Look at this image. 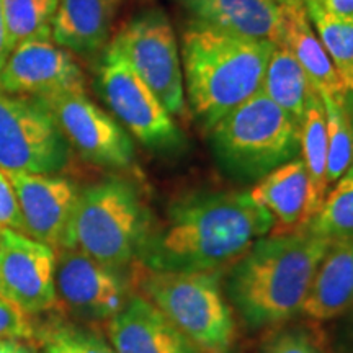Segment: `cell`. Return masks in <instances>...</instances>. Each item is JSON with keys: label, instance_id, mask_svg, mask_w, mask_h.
Masks as SVG:
<instances>
[{"label": "cell", "instance_id": "cell-15", "mask_svg": "<svg viewBox=\"0 0 353 353\" xmlns=\"http://www.w3.org/2000/svg\"><path fill=\"white\" fill-rule=\"evenodd\" d=\"M192 25L255 41L283 43V10L276 0H175Z\"/></svg>", "mask_w": 353, "mask_h": 353}, {"label": "cell", "instance_id": "cell-32", "mask_svg": "<svg viewBox=\"0 0 353 353\" xmlns=\"http://www.w3.org/2000/svg\"><path fill=\"white\" fill-rule=\"evenodd\" d=\"M321 8L330 15H353V0H321Z\"/></svg>", "mask_w": 353, "mask_h": 353}, {"label": "cell", "instance_id": "cell-23", "mask_svg": "<svg viewBox=\"0 0 353 353\" xmlns=\"http://www.w3.org/2000/svg\"><path fill=\"white\" fill-rule=\"evenodd\" d=\"M57 6L59 0H2L8 52L30 39H51Z\"/></svg>", "mask_w": 353, "mask_h": 353}, {"label": "cell", "instance_id": "cell-1", "mask_svg": "<svg viewBox=\"0 0 353 353\" xmlns=\"http://www.w3.org/2000/svg\"><path fill=\"white\" fill-rule=\"evenodd\" d=\"M275 228L250 192L192 195L170 206L164 223L151 228L138 259L149 272H223Z\"/></svg>", "mask_w": 353, "mask_h": 353}, {"label": "cell", "instance_id": "cell-34", "mask_svg": "<svg viewBox=\"0 0 353 353\" xmlns=\"http://www.w3.org/2000/svg\"><path fill=\"white\" fill-rule=\"evenodd\" d=\"M37 353H59V350H57L50 341H46V339L41 337V343L37 345Z\"/></svg>", "mask_w": 353, "mask_h": 353}, {"label": "cell", "instance_id": "cell-28", "mask_svg": "<svg viewBox=\"0 0 353 353\" xmlns=\"http://www.w3.org/2000/svg\"><path fill=\"white\" fill-rule=\"evenodd\" d=\"M263 353H322L317 339L304 327L278 330L268 339Z\"/></svg>", "mask_w": 353, "mask_h": 353}, {"label": "cell", "instance_id": "cell-13", "mask_svg": "<svg viewBox=\"0 0 353 353\" xmlns=\"http://www.w3.org/2000/svg\"><path fill=\"white\" fill-rule=\"evenodd\" d=\"M0 90L30 99L54 94H85V77L69 51L51 39H30L10 52Z\"/></svg>", "mask_w": 353, "mask_h": 353}, {"label": "cell", "instance_id": "cell-25", "mask_svg": "<svg viewBox=\"0 0 353 353\" xmlns=\"http://www.w3.org/2000/svg\"><path fill=\"white\" fill-rule=\"evenodd\" d=\"M307 15L345 90H353V15H330L321 7H309Z\"/></svg>", "mask_w": 353, "mask_h": 353}, {"label": "cell", "instance_id": "cell-9", "mask_svg": "<svg viewBox=\"0 0 353 353\" xmlns=\"http://www.w3.org/2000/svg\"><path fill=\"white\" fill-rule=\"evenodd\" d=\"M69 159V143L41 105L0 90V169L56 174Z\"/></svg>", "mask_w": 353, "mask_h": 353}, {"label": "cell", "instance_id": "cell-31", "mask_svg": "<svg viewBox=\"0 0 353 353\" xmlns=\"http://www.w3.org/2000/svg\"><path fill=\"white\" fill-rule=\"evenodd\" d=\"M0 353H37L34 341L25 339H3L0 341Z\"/></svg>", "mask_w": 353, "mask_h": 353}, {"label": "cell", "instance_id": "cell-12", "mask_svg": "<svg viewBox=\"0 0 353 353\" xmlns=\"http://www.w3.org/2000/svg\"><path fill=\"white\" fill-rule=\"evenodd\" d=\"M54 278L57 303L83 321H110L130 298L120 272L74 247L57 249Z\"/></svg>", "mask_w": 353, "mask_h": 353}, {"label": "cell", "instance_id": "cell-33", "mask_svg": "<svg viewBox=\"0 0 353 353\" xmlns=\"http://www.w3.org/2000/svg\"><path fill=\"white\" fill-rule=\"evenodd\" d=\"M10 52L7 50L6 41V28H3V15H2V0H0V72H2L3 65H6Z\"/></svg>", "mask_w": 353, "mask_h": 353}, {"label": "cell", "instance_id": "cell-22", "mask_svg": "<svg viewBox=\"0 0 353 353\" xmlns=\"http://www.w3.org/2000/svg\"><path fill=\"white\" fill-rule=\"evenodd\" d=\"M260 90L291 114L299 125L306 113L309 99L316 92L306 72L283 43L275 44L273 48Z\"/></svg>", "mask_w": 353, "mask_h": 353}, {"label": "cell", "instance_id": "cell-2", "mask_svg": "<svg viewBox=\"0 0 353 353\" xmlns=\"http://www.w3.org/2000/svg\"><path fill=\"white\" fill-rule=\"evenodd\" d=\"M332 242L306 229L268 234L228 273L226 296L252 330L280 325L301 314L312 280Z\"/></svg>", "mask_w": 353, "mask_h": 353}, {"label": "cell", "instance_id": "cell-35", "mask_svg": "<svg viewBox=\"0 0 353 353\" xmlns=\"http://www.w3.org/2000/svg\"><path fill=\"white\" fill-rule=\"evenodd\" d=\"M345 107H347L348 117H350V121H352V126H353V90H348L347 92V95H345Z\"/></svg>", "mask_w": 353, "mask_h": 353}, {"label": "cell", "instance_id": "cell-7", "mask_svg": "<svg viewBox=\"0 0 353 353\" xmlns=\"http://www.w3.org/2000/svg\"><path fill=\"white\" fill-rule=\"evenodd\" d=\"M110 44L148 83L172 117H182L187 105L182 57L174 28L164 13H141Z\"/></svg>", "mask_w": 353, "mask_h": 353}, {"label": "cell", "instance_id": "cell-19", "mask_svg": "<svg viewBox=\"0 0 353 353\" xmlns=\"http://www.w3.org/2000/svg\"><path fill=\"white\" fill-rule=\"evenodd\" d=\"M283 44L319 95L345 97L347 90L324 44L312 28L306 6L283 7Z\"/></svg>", "mask_w": 353, "mask_h": 353}, {"label": "cell", "instance_id": "cell-30", "mask_svg": "<svg viewBox=\"0 0 353 353\" xmlns=\"http://www.w3.org/2000/svg\"><path fill=\"white\" fill-rule=\"evenodd\" d=\"M0 229L23 232V219H21L15 192L2 169H0Z\"/></svg>", "mask_w": 353, "mask_h": 353}, {"label": "cell", "instance_id": "cell-5", "mask_svg": "<svg viewBox=\"0 0 353 353\" xmlns=\"http://www.w3.org/2000/svg\"><path fill=\"white\" fill-rule=\"evenodd\" d=\"M210 131L219 164L241 179L260 180L299 154L301 125L263 90L242 101Z\"/></svg>", "mask_w": 353, "mask_h": 353}, {"label": "cell", "instance_id": "cell-4", "mask_svg": "<svg viewBox=\"0 0 353 353\" xmlns=\"http://www.w3.org/2000/svg\"><path fill=\"white\" fill-rule=\"evenodd\" d=\"M151 228L149 210L134 185L113 176L79 192L65 247L121 272L138 259Z\"/></svg>", "mask_w": 353, "mask_h": 353}, {"label": "cell", "instance_id": "cell-18", "mask_svg": "<svg viewBox=\"0 0 353 353\" xmlns=\"http://www.w3.org/2000/svg\"><path fill=\"white\" fill-rule=\"evenodd\" d=\"M250 196L275 221L273 234L293 232L306 224L309 182L301 159H293L259 180Z\"/></svg>", "mask_w": 353, "mask_h": 353}, {"label": "cell", "instance_id": "cell-20", "mask_svg": "<svg viewBox=\"0 0 353 353\" xmlns=\"http://www.w3.org/2000/svg\"><path fill=\"white\" fill-rule=\"evenodd\" d=\"M110 19L112 12L107 0H59L51 39L77 54H95L107 46Z\"/></svg>", "mask_w": 353, "mask_h": 353}, {"label": "cell", "instance_id": "cell-14", "mask_svg": "<svg viewBox=\"0 0 353 353\" xmlns=\"http://www.w3.org/2000/svg\"><path fill=\"white\" fill-rule=\"evenodd\" d=\"M19 203L23 234L52 249L68 245L79 190L69 179L48 174L6 172Z\"/></svg>", "mask_w": 353, "mask_h": 353}, {"label": "cell", "instance_id": "cell-16", "mask_svg": "<svg viewBox=\"0 0 353 353\" xmlns=\"http://www.w3.org/2000/svg\"><path fill=\"white\" fill-rule=\"evenodd\" d=\"M108 339L117 353H200L143 294L108 321Z\"/></svg>", "mask_w": 353, "mask_h": 353}, {"label": "cell", "instance_id": "cell-11", "mask_svg": "<svg viewBox=\"0 0 353 353\" xmlns=\"http://www.w3.org/2000/svg\"><path fill=\"white\" fill-rule=\"evenodd\" d=\"M56 250L12 229H0V296L28 316L57 304Z\"/></svg>", "mask_w": 353, "mask_h": 353}, {"label": "cell", "instance_id": "cell-26", "mask_svg": "<svg viewBox=\"0 0 353 353\" xmlns=\"http://www.w3.org/2000/svg\"><path fill=\"white\" fill-rule=\"evenodd\" d=\"M327 128V182H337L353 164V126L345 107V97L321 95Z\"/></svg>", "mask_w": 353, "mask_h": 353}, {"label": "cell", "instance_id": "cell-27", "mask_svg": "<svg viewBox=\"0 0 353 353\" xmlns=\"http://www.w3.org/2000/svg\"><path fill=\"white\" fill-rule=\"evenodd\" d=\"M41 337L50 341L59 353H117L100 335L65 325L48 330Z\"/></svg>", "mask_w": 353, "mask_h": 353}, {"label": "cell", "instance_id": "cell-17", "mask_svg": "<svg viewBox=\"0 0 353 353\" xmlns=\"http://www.w3.org/2000/svg\"><path fill=\"white\" fill-rule=\"evenodd\" d=\"M353 309V237L335 241L322 257L301 314L316 322L332 321Z\"/></svg>", "mask_w": 353, "mask_h": 353}, {"label": "cell", "instance_id": "cell-10", "mask_svg": "<svg viewBox=\"0 0 353 353\" xmlns=\"http://www.w3.org/2000/svg\"><path fill=\"white\" fill-rule=\"evenodd\" d=\"M50 113L68 143L94 164L125 169L134 161V145L123 126L85 94H54L32 99Z\"/></svg>", "mask_w": 353, "mask_h": 353}, {"label": "cell", "instance_id": "cell-37", "mask_svg": "<svg viewBox=\"0 0 353 353\" xmlns=\"http://www.w3.org/2000/svg\"><path fill=\"white\" fill-rule=\"evenodd\" d=\"M280 6L283 7H296V6H304V0H276Z\"/></svg>", "mask_w": 353, "mask_h": 353}, {"label": "cell", "instance_id": "cell-21", "mask_svg": "<svg viewBox=\"0 0 353 353\" xmlns=\"http://www.w3.org/2000/svg\"><path fill=\"white\" fill-rule=\"evenodd\" d=\"M299 152L307 174L309 200L306 210L307 221L319 211L322 201L329 192L327 182V128H325V110L321 95L314 92L309 99L306 113L301 121V139ZM304 224V226H306ZM303 229V228H301Z\"/></svg>", "mask_w": 353, "mask_h": 353}, {"label": "cell", "instance_id": "cell-24", "mask_svg": "<svg viewBox=\"0 0 353 353\" xmlns=\"http://www.w3.org/2000/svg\"><path fill=\"white\" fill-rule=\"evenodd\" d=\"M306 229L330 242L353 237V164L345 174L330 185L317 213L307 221Z\"/></svg>", "mask_w": 353, "mask_h": 353}, {"label": "cell", "instance_id": "cell-3", "mask_svg": "<svg viewBox=\"0 0 353 353\" xmlns=\"http://www.w3.org/2000/svg\"><path fill=\"white\" fill-rule=\"evenodd\" d=\"M275 44L190 25L182 37L183 85L206 130L260 92Z\"/></svg>", "mask_w": 353, "mask_h": 353}, {"label": "cell", "instance_id": "cell-39", "mask_svg": "<svg viewBox=\"0 0 353 353\" xmlns=\"http://www.w3.org/2000/svg\"><path fill=\"white\" fill-rule=\"evenodd\" d=\"M107 2H108V3H112V2H114V0H107Z\"/></svg>", "mask_w": 353, "mask_h": 353}, {"label": "cell", "instance_id": "cell-6", "mask_svg": "<svg viewBox=\"0 0 353 353\" xmlns=\"http://www.w3.org/2000/svg\"><path fill=\"white\" fill-rule=\"evenodd\" d=\"M143 296L200 353H232L236 319L221 286V272H149Z\"/></svg>", "mask_w": 353, "mask_h": 353}, {"label": "cell", "instance_id": "cell-29", "mask_svg": "<svg viewBox=\"0 0 353 353\" xmlns=\"http://www.w3.org/2000/svg\"><path fill=\"white\" fill-rule=\"evenodd\" d=\"M3 339H25L33 341L34 327L28 314L19 306L0 296V341Z\"/></svg>", "mask_w": 353, "mask_h": 353}, {"label": "cell", "instance_id": "cell-38", "mask_svg": "<svg viewBox=\"0 0 353 353\" xmlns=\"http://www.w3.org/2000/svg\"><path fill=\"white\" fill-rule=\"evenodd\" d=\"M304 6L309 7H321V0H304Z\"/></svg>", "mask_w": 353, "mask_h": 353}, {"label": "cell", "instance_id": "cell-8", "mask_svg": "<svg viewBox=\"0 0 353 353\" xmlns=\"http://www.w3.org/2000/svg\"><path fill=\"white\" fill-rule=\"evenodd\" d=\"M105 51L99 87L112 113L145 148L179 149L183 138L169 110L112 44Z\"/></svg>", "mask_w": 353, "mask_h": 353}, {"label": "cell", "instance_id": "cell-36", "mask_svg": "<svg viewBox=\"0 0 353 353\" xmlns=\"http://www.w3.org/2000/svg\"><path fill=\"white\" fill-rule=\"evenodd\" d=\"M348 314V322H347V335H348V341H350L352 347H353V309L347 312Z\"/></svg>", "mask_w": 353, "mask_h": 353}]
</instances>
